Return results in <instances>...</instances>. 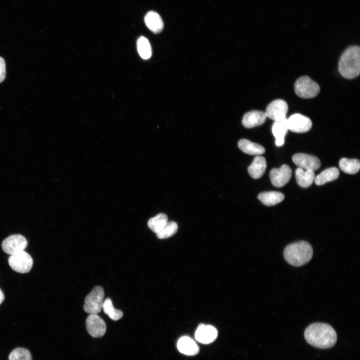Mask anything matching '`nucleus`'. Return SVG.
Here are the masks:
<instances>
[{
	"instance_id": "7",
	"label": "nucleus",
	"mask_w": 360,
	"mask_h": 360,
	"mask_svg": "<svg viewBox=\"0 0 360 360\" xmlns=\"http://www.w3.org/2000/svg\"><path fill=\"white\" fill-rule=\"evenodd\" d=\"M27 245V240L24 236L16 234L5 238L2 244V247L4 252L12 255L24 251Z\"/></svg>"
},
{
	"instance_id": "22",
	"label": "nucleus",
	"mask_w": 360,
	"mask_h": 360,
	"mask_svg": "<svg viewBox=\"0 0 360 360\" xmlns=\"http://www.w3.org/2000/svg\"><path fill=\"white\" fill-rule=\"evenodd\" d=\"M339 170L335 167L330 168L323 170L314 178V182L318 186H321L338 178Z\"/></svg>"
},
{
	"instance_id": "6",
	"label": "nucleus",
	"mask_w": 360,
	"mask_h": 360,
	"mask_svg": "<svg viewBox=\"0 0 360 360\" xmlns=\"http://www.w3.org/2000/svg\"><path fill=\"white\" fill-rule=\"evenodd\" d=\"M8 262L10 266L13 270L22 274L29 272L33 264L32 258L24 250L10 255Z\"/></svg>"
},
{
	"instance_id": "10",
	"label": "nucleus",
	"mask_w": 360,
	"mask_h": 360,
	"mask_svg": "<svg viewBox=\"0 0 360 360\" xmlns=\"http://www.w3.org/2000/svg\"><path fill=\"white\" fill-rule=\"evenodd\" d=\"M292 174L290 168L288 165L283 164L278 168H272L270 172V178L274 186L280 188L289 182Z\"/></svg>"
},
{
	"instance_id": "12",
	"label": "nucleus",
	"mask_w": 360,
	"mask_h": 360,
	"mask_svg": "<svg viewBox=\"0 0 360 360\" xmlns=\"http://www.w3.org/2000/svg\"><path fill=\"white\" fill-rule=\"evenodd\" d=\"M292 161L298 168L304 170H316L320 166V162L316 156L304 153H298L292 156Z\"/></svg>"
},
{
	"instance_id": "29",
	"label": "nucleus",
	"mask_w": 360,
	"mask_h": 360,
	"mask_svg": "<svg viewBox=\"0 0 360 360\" xmlns=\"http://www.w3.org/2000/svg\"><path fill=\"white\" fill-rule=\"evenodd\" d=\"M6 74V63L4 59L0 56V82L4 81Z\"/></svg>"
},
{
	"instance_id": "27",
	"label": "nucleus",
	"mask_w": 360,
	"mask_h": 360,
	"mask_svg": "<svg viewBox=\"0 0 360 360\" xmlns=\"http://www.w3.org/2000/svg\"><path fill=\"white\" fill-rule=\"evenodd\" d=\"M178 230L177 224L174 222H168L156 236L160 239L168 238L176 234Z\"/></svg>"
},
{
	"instance_id": "16",
	"label": "nucleus",
	"mask_w": 360,
	"mask_h": 360,
	"mask_svg": "<svg viewBox=\"0 0 360 360\" xmlns=\"http://www.w3.org/2000/svg\"><path fill=\"white\" fill-rule=\"evenodd\" d=\"M266 168V162L262 156H256L248 167L249 174L254 179L260 178L264 174Z\"/></svg>"
},
{
	"instance_id": "9",
	"label": "nucleus",
	"mask_w": 360,
	"mask_h": 360,
	"mask_svg": "<svg viewBox=\"0 0 360 360\" xmlns=\"http://www.w3.org/2000/svg\"><path fill=\"white\" fill-rule=\"evenodd\" d=\"M288 130L294 132L303 133L308 132L312 126L311 120L300 114L291 115L286 120Z\"/></svg>"
},
{
	"instance_id": "23",
	"label": "nucleus",
	"mask_w": 360,
	"mask_h": 360,
	"mask_svg": "<svg viewBox=\"0 0 360 360\" xmlns=\"http://www.w3.org/2000/svg\"><path fill=\"white\" fill-rule=\"evenodd\" d=\"M340 169L348 174H355L360 168V162L356 158H342L339 162Z\"/></svg>"
},
{
	"instance_id": "2",
	"label": "nucleus",
	"mask_w": 360,
	"mask_h": 360,
	"mask_svg": "<svg viewBox=\"0 0 360 360\" xmlns=\"http://www.w3.org/2000/svg\"><path fill=\"white\" fill-rule=\"evenodd\" d=\"M338 70L344 78L352 79L360 72V48L353 46L348 48L342 54L338 62Z\"/></svg>"
},
{
	"instance_id": "26",
	"label": "nucleus",
	"mask_w": 360,
	"mask_h": 360,
	"mask_svg": "<svg viewBox=\"0 0 360 360\" xmlns=\"http://www.w3.org/2000/svg\"><path fill=\"white\" fill-rule=\"evenodd\" d=\"M137 49L140 57L148 59L152 56V48L148 40L144 36H140L137 40Z\"/></svg>"
},
{
	"instance_id": "25",
	"label": "nucleus",
	"mask_w": 360,
	"mask_h": 360,
	"mask_svg": "<svg viewBox=\"0 0 360 360\" xmlns=\"http://www.w3.org/2000/svg\"><path fill=\"white\" fill-rule=\"evenodd\" d=\"M102 309L104 312L113 320H118L123 316L122 310L116 309L110 298H106L103 302Z\"/></svg>"
},
{
	"instance_id": "1",
	"label": "nucleus",
	"mask_w": 360,
	"mask_h": 360,
	"mask_svg": "<svg viewBox=\"0 0 360 360\" xmlns=\"http://www.w3.org/2000/svg\"><path fill=\"white\" fill-rule=\"evenodd\" d=\"M304 336L309 344L320 348H330L335 344L337 340V335L333 328L322 322L310 324L306 328Z\"/></svg>"
},
{
	"instance_id": "11",
	"label": "nucleus",
	"mask_w": 360,
	"mask_h": 360,
	"mask_svg": "<svg viewBox=\"0 0 360 360\" xmlns=\"http://www.w3.org/2000/svg\"><path fill=\"white\" fill-rule=\"evenodd\" d=\"M86 326L89 334L94 338L102 337L106 332L104 321L97 314H90L86 320Z\"/></svg>"
},
{
	"instance_id": "18",
	"label": "nucleus",
	"mask_w": 360,
	"mask_h": 360,
	"mask_svg": "<svg viewBox=\"0 0 360 360\" xmlns=\"http://www.w3.org/2000/svg\"><path fill=\"white\" fill-rule=\"evenodd\" d=\"M284 120L274 122L272 126V132L276 138L275 144L277 146H282L284 144V138L288 131L286 122Z\"/></svg>"
},
{
	"instance_id": "4",
	"label": "nucleus",
	"mask_w": 360,
	"mask_h": 360,
	"mask_svg": "<svg viewBox=\"0 0 360 360\" xmlns=\"http://www.w3.org/2000/svg\"><path fill=\"white\" fill-rule=\"evenodd\" d=\"M294 88L296 94L304 98H314L320 91L318 84L307 76L299 78L296 81Z\"/></svg>"
},
{
	"instance_id": "24",
	"label": "nucleus",
	"mask_w": 360,
	"mask_h": 360,
	"mask_svg": "<svg viewBox=\"0 0 360 360\" xmlns=\"http://www.w3.org/2000/svg\"><path fill=\"white\" fill-rule=\"evenodd\" d=\"M168 222L167 216L160 213L150 218L148 222V228L154 232H159Z\"/></svg>"
},
{
	"instance_id": "13",
	"label": "nucleus",
	"mask_w": 360,
	"mask_h": 360,
	"mask_svg": "<svg viewBox=\"0 0 360 360\" xmlns=\"http://www.w3.org/2000/svg\"><path fill=\"white\" fill-rule=\"evenodd\" d=\"M218 332L212 326L200 324L195 332L196 339L202 344H208L214 342L216 338Z\"/></svg>"
},
{
	"instance_id": "30",
	"label": "nucleus",
	"mask_w": 360,
	"mask_h": 360,
	"mask_svg": "<svg viewBox=\"0 0 360 360\" xmlns=\"http://www.w3.org/2000/svg\"><path fill=\"white\" fill-rule=\"evenodd\" d=\"M4 294L2 292V290L0 288V304L3 302V300H4Z\"/></svg>"
},
{
	"instance_id": "14",
	"label": "nucleus",
	"mask_w": 360,
	"mask_h": 360,
	"mask_svg": "<svg viewBox=\"0 0 360 360\" xmlns=\"http://www.w3.org/2000/svg\"><path fill=\"white\" fill-rule=\"evenodd\" d=\"M266 118L265 112L262 111L251 110L244 115L242 124L246 128H252L262 124Z\"/></svg>"
},
{
	"instance_id": "19",
	"label": "nucleus",
	"mask_w": 360,
	"mask_h": 360,
	"mask_svg": "<svg viewBox=\"0 0 360 360\" xmlns=\"http://www.w3.org/2000/svg\"><path fill=\"white\" fill-rule=\"evenodd\" d=\"M295 174L297 184L304 188L310 186L315 178L314 171L311 170H304L298 168L296 170Z\"/></svg>"
},
{
	"instance_id": "20",
	"label": "nucleus",
	"mask_w": 360,
	"mask_h": 360,
	"mask_svg": "<svg viewBox=\"0 0 360 360\" xmlns=\"http://www.w3.org/2000/svg\"><path fill=\"white\" fill-rule=\"evenodd\" d=\"M238 146L244 152L250 155L260 156L265 152L264 146L247 139L240 140Z\"/></svg>"
},
{
	"instance_id": "15",
	"label": "nucleus",
	"mask_w": 360,
	"mask_h": 360,
	"mask_svg": "<svg viewBox=\"0 0 360 360\" xmlns=\"http://www.w3.org/2000/svg\"><path fill=\"white\" fill-rule=\"evenodd\" d=\"M144 22L148 28L154 34L160 32L163 29L162 20L156 12H148L144 16Z\"/></svg>"
},
{
	"instance_id": "17",
	"label": "nucleus",
	"mask_w": 360,
	"mask_h": 360,
	"mask_svg": "<svg viewBox=\"0 0 360 360\" xmlns=\"http://www.w3.org/2000/svg\"><path fill=\"white\" fill-rule=\"evenodd\" d=\"M179 351L186 355L194 356L199 352V348L196 342L188 336H182L177 344Z\"/></svg>"
},
{
	"instance_id": "3",
	"label": "nucleus",
	"mask_w": 360,
	"mask_h": 360,
	"mask_svg": "<svg viewBox=\"0 0 360 360\" xmlns=\"http://www.w3.org/2000/svg\"><path fill=\"white\" fill-rule=\"evenodd\" d=\"M313 250L311 245L306 241H298L288 245L284 250L286 260L294 266H302L312 258Z\"/></svg>"
},
{
	"instance_id": "21",
	"label": "nucleus",
	"mask_w": 360,
	"mask_h": 360,
	"mask_svg": "<svg viewBox=\"0 0 360 360\" xmlns=\"http://www.w3.org/2000/svg\"><path fill=\"white\" fill-rule=\"evenodd\" d=\"M258 198L264 205L272 206L282 202L284 198V196L280 192H264L259 194Z\"/></svg>"
},
{
	"instance_id": "8",
	"label": "nucleus",
	"mask_w": 360,
	"mask_h": 360,
	"mask_svg": "<svg viewBox=\"0 0 360 360\" xmlns=\"http://www.w3.org/2000/svg\"><path fill=\"white\" fill-rule=\"evenodd\" d=\"M288 111L286 102L282 99L273 100L267 106L264 112L267 118L278 122L285 120Z\"/></svg>"
},
{
	"instance_id": "28",
	"label": "nucleus",
	"mask_w": 360,
	"mask_h": 360,
	"mask_svg": "<svg viewBox=\"0 0 360 360\" xmlns=\"http://www.w3.org/2000/svg\"><path fill=\"white\" fill-rule=\"evenodd\" d=\"M8 360H32V357L28 350L17 348L10 354Z\"/></svg>"
},
{
	"instance_id": "5",
	"label": "nucleus",
	"mask_w": 360,
	"mask_h": 360,
	"mask_svg": "<svg viewBox=\"0 0 360 360\" xmlns=\"http://www.w3.org/2000/svg\"><path fill=\"white\" fill-rule=\"evenodd\" d=\"M104 292L100 286H94L86 297L84 310L89 314H98L102 310Z\"/></svg>"
}]
</instances>
